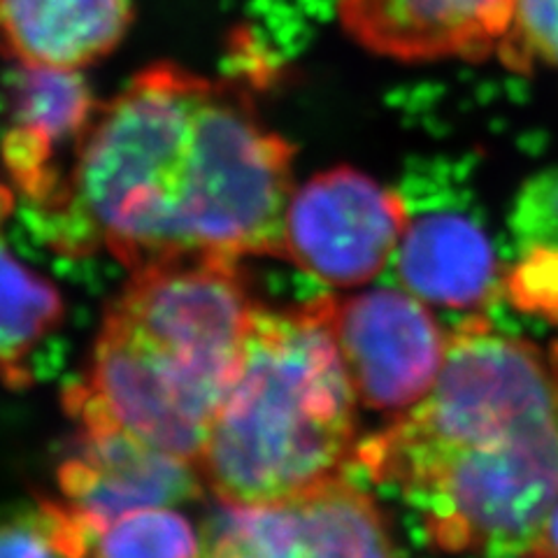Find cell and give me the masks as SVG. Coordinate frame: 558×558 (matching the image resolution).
Segmentation results:
<instances>
[{
  "mask_svg": "<svg viewBox=\"0 0 558 558\" xmlns=\"http://www.w3.org/2000/svg\"><path fill=\"white\" fill-rule=\"evenodd\" d=\"M533 558H535V556H533Z\"/></svg>",
  "mask_w": 558,
  "mask_h": 558,
  "instance_id": "cell-21",
  "label": "cell"
},
{
  "mask_svg": "<svg viewBox=\"0 0 558 558\" xmlns=\"http://www.w3.org/2000/svg\"><path fill=\"white\" fill-rule=\"evenodd\" d=\"M258 307L238 260L186 254L133 270L102 322L217 416Z\"/></svg>",
  "mask_w": 558,
  "mask_h": 558,
  "instance_id": "cell-5",
  "label": "cell"
},
{
  "mask_svg": "<svg viewBox=\"0 0 558 558\" xmlns=\"http://www.w3.org/2000/svg\"><path fill=\"white\" fill-rule=\"evenodd\" d=\"M498 59L519 73L558 70V0H514Z\"/></svg>",
  "mask_w": 558,
  "mask_h": 558,
  "instance_id": "cell-17",
  "label": "cell"
},
{
  "mask_svg": "<svg viewBox=\"0 0 558 558\" xmlns=\"http://www.w3.org/2000/svg\"><path fill=\"white\" fill-rule=\"evenodd\" d=\"M396 266L405 291L453 310L486 305L500 284L492 242L475 221L459 215L412 219L396 252Z\"/></svg>",
  "mask_w": 558,
  "mask_h": 558,
  "instance_id": "cell-11",
  "label": "cell"
},
{
  "mask_svg": "<svg viewBox=\"0 0 558 558\" xmlns=\"http://www.w3.org/2000/svg\"><path fill=\"white\" fill-rule=\"evenodd\" d=\"M349 465L403 500L435 549L529 554L558 502V375L531 342L468 319L426 398Z\"/></svg>",
  "mask_w": 558,
  "mask_h": 558,
  "instance_id": "cell-1",
  "label": "cell"
},
{
  "mask_svg": "<svg viewBox=\"0 0 558 558\" xmlns=\"http://www.w3.org/2000/svg\"><path fill=\"white\" fill-rule=\"evenodd\" d=\"M96 539L61 500L38 498L0 514V558H92Z\"/></svg>",
  "mask_w": 558,
  "mask_h": 558,
  "instance_id": "cell-15",
  "label": "cell"
},
{
  "mask_svg": "<svg viewBox=\"0 0 558 558\" xmlns=\"http://www.w3.org/2000/svg\"><path fill=\"white\" fill-rule=\"evenodd\" d=\"M293 191V147L247 96L209 82L178 207L182 256H279Z\"/></svg>",
  "mask_w": 558,
  "mask_h": 558,
  "instance_id": "cell-4",
  "label": "cell"
},
{
  "mask_svg": "<svg viewBox=\"0 0 558 558\" xmlns=\"http://www.w3.org/2000/svg\"><path fill=\"white\" fill-rule=\"evenodd\" d=\"M191 521L172 510H140L105 529L92 558H201Z\"/></svg>",
  "mask_w": 558,
  "mask_h": 558,
  "instance_id": "cell-16",
  "label": "cell"
},
{
  "mask_svg": "<svg viewBox=\"0 0 558 558\" xmlns=\"http://www.w3.org/2000/svg\"><path fill=\"white\" fill-rule=\"evenodd\" d=\"M98 108L77 70L24 65L12 84V126L3 137V163L16 186L45 205L61 186L54 154L80 147Z\"/></svg>",
  "mask_w": 558,
  "mask_h": 558,
  "instance_id": "cell-10",
  "label": "cell"
},
{
  "mask_svg": "<svg viewBox=\"0 0 558 558\" xmlns=\"http://www.w3.org/2000/svg\"><path fill=\"white\" fill-rule=\"evenodd\" d=\"M129 24V0H0V38L24 65H89L110 54Z\"/></svg>",
  "mask_w": 558,
  "mask_h": 558,
  "instance_id": "cell-12",
  "label": "cell"
},
{
  "mask_svg": "<svg viewBox=\"0 0 558 558\" xmlns=\"http://www.w3.org/2000/svg\"><path fill=\"white\" fill-rule=\"evenodd\" d=\"M514 0H338L349 38L403 63L498 57Z\"/></svg>",
  "mask_w": 558,
  "mask_h": 558,
  "instance_id": "cell-9",
  "label": "cell"
},
{
  "mask_svg": "<svg viewBox=\"0 0 558 558\" xmlns=\"http://www.w3.org/2000/svg\"><path fill=\"white\" fill-rule=\"evenodd\" d=\"M203 558H326L301 498L270 505L219 500L203 526Z\"/></svg>",
  "mask_w": 558,
  "mask_h": 558,
  "instance_id": "cell-13",
  "label": "cell"
},
{
  "mask_svg": "<svg viewBox=\"0 0 558 558\" xmlns=\"http://www.w3.org/2000/svg\"><path fill=\"white\" fill-rule=\"evenodd\" d=\"M209 80L172 63L140 73L98 108L75 163L43 207L63 254L98 247L133 270L178 258V207Z\"/></svg>",
  "mask_w": 558,
  "mask_h": 558,
  "instance_id": "cell-3",
  "label": "cell"
},
{
  "mask_svg": "<svg viewBox=\"0 0 558 558\" xmlns=\"http://www.w3.org/2000/svg\"><path fill=\"white\" fill-rule=\"evenodd\" d=\"M410 213L398 191L330 168L293 191L279 258L333 287L368 284L396 256Z\"/></svg>",
  "mask_w": 558,
  "mask_h": 558,
  "instance_id": "cell-6",
  "label": "cell"
},
{
  "mask_svg": "<svg viewBox=\"0 0 558 558\" xmlns=\"http://www.w3.org/2000/svg\"><path fill=\"white\" fill-rule=\"evenodd\" d=\"M75 438L57 465L61 502L96 535L121 517L203 496L196 463L119 428L77 398L63 396Z\"/></svg>",
  "mask_w": 558,
  "mask_h": 558,
  "instance_id": "cell-8",
  "label": "cell"
},
{
  "mask_svg": "<svg viewBox=\"0 0 558 558\" xmlns=\"http://www.w3.org/2000/svg\"><path fill=\"white\" fill-rule=\"evenodd\" d=\"M514 229L531 250H558V170L537 174L523 186L514 213Z\"/></svg>",
  "mask_w": 558,
  "mask_h": 558,
  "instance_id": "cell-18",
  "label": "cell"
},
{
  "mask_svg": "<svg viewBox=\"0 0 558 558\" xmlns=\"http://www.w3.org/2000/svg\"><path fill=\"white\" fill-rule=\"evenodd\" d=\"M529 554L535 558H558V502L554 505Z\"/></svg>",
  "mask_w": 558,
  "mask_h": 558,
  "instance_id": "cell-20",
  "label": "cell"
},
{
  "mask_svg": "<svg viewBox=\"0 0 558 558\" xmlns=\"http://www.w3.org/2000/svg\"><path fill=\"white\" fill-rule=\"evenodd\" d=\"M8 207L10 194L0 186V223ZM61 314L59 291L22 266L0 238V381L5 387H28V359L43 338L57 328Z\"/></svg>",
  "mask_w": 558,
  "mask_h": 558,
  "instance_id": "cell-14",
  "label": "cell"
},
{
  "mask_svg": "<svg viewBox=\"0 0 558 558\" xmlns=\"http://www.w3.org/2000/svg\"><path fill=\"white\" fill-rule=\"evenodd\" d=\"M356 400L322 299L258 307L207 430L203 482L219 500L270 505L344 475L356 449Z\"/></svg>",
  "mask_w": 558,
  "mask_h": 558,
  "instance_id": "cell-2",
  "label": "cell"
},
{
  "mask_svg": "<svg viewBox=\"0 0 558 558\" xmlns=\"http://www.w3.org/2000/svg\"><path fill=\"white\" fill-rule=\"evenodd\" d=\"M510 291L523 307L558 312V250L533 247L510 277Z\"/></svg>",
  "mask_w": 558,
  "mask_h": 558,
  "instance_id": "cell-19",
  "label": "cell"
},
{
  "mask_svg": "<svg viewBox=\"0 0 558 558\" xmlns=\"http://www.w3.org/2000/svg\"><path fill=\"white\" fill-rule=\"evenodd\" d=\"M322 301L361 405L403 414L426 398L445 365L451 333L424 301L391 287Z\"/></svg>",
  "mask_w": 558,
  "mask_h": 558,
  "instance_id": "cell-7",
  "label": "cell"
}]
</instances>
